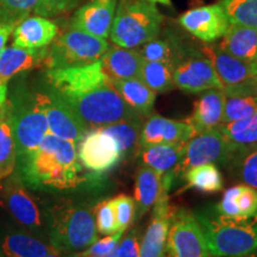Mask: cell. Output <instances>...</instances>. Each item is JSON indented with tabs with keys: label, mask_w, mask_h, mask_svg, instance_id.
Returning <instances> with one entry per match:
<instances>
[{
	"label": "cell",
	"mask_w": 257,
	"mask_h": 257,
	"mask_svg": "<svg viewBox=\"0 0 257 257\" xmlns=\"http://www.w3.org/2000/svg\"><path fill=\"white\" fill-rule=\"evenodd\" d=\"M6 96H8V83L0 82V107L8 99Z\"/></svg>",
	"instance_id": "f6af8a7d"
},
{
	"label": "cell",
	"mask_w": 257,
	"mask_h": 257,
	"mask_svg": "<svg viewBox=\"0 0 257 257\" xmlns=\"http://www.w3.org/2000/svg\"><path fill=\"white\" fill-rule=\"evenodd\" d=\"M113 85L124 101L141 115L152 113L156 101V93L141 79L113 80Z\"/></svg>",
	"instance_id": "f546056e"
},
{
	"label": "cell",
	"mask_w": 257,
	"mask_h": 257,
	"mask_svg": "<svg viewBox=\"0 0 257 257\" xmlns=\"http://www.w3.org/2000/svg\"><path fill=\"white\" fill-rule=\"evenodd\" d=\"M187 188H197L205 193L219 192L224 187L223 176L213 163L195 166L182 174Z\"/></svg>",
	"instance_id": "d6a6232c"
},
{
	"label": "cell",
	"mask_w": 257,
	"mask_h": 257,
	"mask_svg": "<svg viewBox=\"0 0 257 257\" xmlns=\"http://www.w3.org/2000/svg\"><path fill=\"white\" fill-rule=\"evenodd\" d=\"M80 163L94 174H105L123 160L114 140L100 127L91 128L79 143Z\"/></svg>",
	"instance_id": "7c38bea8"
},
{
	"label": "cell",
	"mask_w": 257,
	"mask_h": 257,
	"mask_svg": "<svg viewBox=\"0 0 257 257\" xmlns=\"http://www.w3.org/2000/svg\"><path fill=\"white\" fill-rule=\"evenodd\" d=\"M141 255V234L137 229L127 232L124 238H120L115 257H140Z\"/></svg>",
	"instance_id": "7bdbcfd3"
},
{
	"label": "cell",
	"mask_w": 257,
	"mask_h": 257,
	"mask_svg": "<svg viewBox=\"0 0 257 257\" xmlns=\"http://www.w3.org/2000/svg\"><path fill=\"white\" fill-rule=\"evenodd\" d=\"M226 166H231L232 174L244 185L257 191V148L233 155Z\"/></svg>",
	"instance_id": "e575fe53"
},
{
	"label": "cell",
	"mask_w": 257,
	"mask_h": 257,
	"mask_svg": "<svg viewBox=\"0 0 257 257\" xmlns=\"http://www.w3.org/2000/svg\"><path fill=\"white\" fill-rule=\"evenodd\" d=\"M197 134L187 120H173L152 114L142 125L138 146L146 148L156 144L186 143Z\"/></svg>",
	"instance_id": "9a60e30c"
},
{
	"label": "cell",
	"mask_w": 257,
	"mask_h": 257,
	"mask_svg": "<svg viewBox=\"0 0 257 257\" xmlns=\"http://www.w3.org/2000/svg\"><path fill=\"white\" fill-rule=\"evenodd\" d=\"M216 211L224 217L249 218L257 213V191L246 185H236L226 189Z\"/></svg>",
	"instance_id": "484cf974"
},
{
	"label": "cell",
	"mask_w": 257,
	"mask_h": 257,
	"mask_svg": "<svg viewBox=\"0 0 257 257\" xmlns=\"http://www.w3.org/2000/svg\"><path fill=\"white\" fill-rule=\"evenodd\" d=\"M17 157L24 161L49 134L46 112L36 93H22L11 100Z\"/></svg>",
	"instance_id": "52a82bcc"
},
{
	"label": "cell",
	"mask_w": 257,
	"mask_h": 257,
	"mask_svg": "<svg viewBox=\"0 0 257 257\" xmlns=\"http://www.w3.org/2000/svg\"><path fill=\"white\" fill-rule=\"evenodd\" d=\"M5 191V204L10 213L24 226L36 229L42 225L41 212L34 198L17 179L8 182Z\"/></svg>",
	"instance_id": "7402d4cb"
},
{
	"label": "cell",
	"mask_w": 257,
	"mask_h": 257,
	"mask_svg": "<svg viewBox=\"0 0 257 257\" xmlns=\"http://www.w3.org/2000/svg\"><path fill=\"white\" fill-rule=\"evenodd\" d=\"M22 175L36 188L76 187L83 180L76 144L48 134L37 149L22 161Z\"/></svg>",
	"instance_id": "6da1fadb"
},
{
	"label": "cell",
	"mask_w": 257,
	"mask_h": 257,
	"mask_svg": "<svg viewBox=\"0 0 257 257\" xmlns=\"http://www.w3.org/2000/svg\"><path fill=\"white\" fill-rule=\"evenodd\" d=\"M194 214L211 256L243 257L257 250V213L249 218H229L212 207Z\"/></svg>",
	"instance_id": "7a4b0ae2"
},
{
	"label": "cell",
	"mask_w": 257,
	"mask_h": 257,
	"mask_svg": "<svg viewBox=\"0 0 257 257\" xmlns=\"http://www.w3.org/2000/svg\"><path fill=\"white\" fill-rule=\"evenodd\" d=\"M220 49L244 62L257 64V29L230 24L219 44Z\"/></svg>",
	"instance_id": "d4e9b609"
},
{
	"label": "cell",
	"mask_w": 257,
	"mask_h": 257,
	"mask_svg": "<svg viewBox=\"0 0 257 257\" xmlns=\"http://www.w3.org/2000/svg\"><path fill=\"white\" fill-rule=\"evenodd\" d=\"M257 111L255 95H225L223 124L250 117Z\"/></svg>",
	"instance_id": "d590c367"
},
{
	"label": "cell",
	"mask_w": 257,
	"mask_h": 257,
	"mask_svg": "<svg viewBox=\"0 0 257 257\" xmlns=\"http://www.w3.org/2000/svg\"><path fill=\"white\" fill-rule=\"evenodd\" d=\"M231 156L232 153L219 127L198 133L185 144L178 176L182 175L186 170L195 166L207 165V163L227 165Z\"/></svg>",
	"instance_id": "30bf717a"
},
{
	"label": "cell",
	"mask_w": 257,
	"mask_h": 257,
	"mask_svg": "<svg viewBox=\"0 0 257 257\" xmlns=\"http://www.w3.org/2000/svg\"><path fill=\"white\" fill-rule=\"evenodd\" d=\"M41 0H0V23L17 25L35 14Z\"/></svg>",
	"instance_id": "8d00e7d4"
},
{
	"label": "cell",
	"mask_w": 257,
	"mask_h": 257,
	"mask_svg": "<svg viewBox=\"0 0 257 257\" xmlns=\"http://www.w3.org/2000/svg\"><path fill=\"white\" fill-rule=\"evenodd\" d=\"M167 189L162 192L159 200L153 206L152 217L148 224L146 233L141 239L140 257H162L167 236L174 208L169 202Z\"/></svg>",
	"instance_id": "e0dca14e"
},
{
	"label": "cell",
	"mask_w": 257,
	"mask_h": 257,
	"mask_svg": "<svg viewBox=\"0 0 257 257\" xmlns=\"http://www.w3.org/2000/svg\"><path fill=\"white\" fill-rule=\"evenodd\" d=\"M175 87L189 93L208 89H221L218 75L207 57H191L176 64L174 69Z\"/></svg>",
	"instance_id": "5bb4252c"
},
{
	"label": "cell",
	"mask_w": 257,
	"mask_h": 257,
	"mask_svg": "<svg viewBox=\"0 0 257 257\" xmlns=\"http://www.w3.org/2000/svg\"><path fill=\"white\" fill-rule=\"evenodd\" d=\"M12 46L24 49L49 47L59 35V28L53 21L42 16H29L14 29Z\"/></svg>",
	"instance_id": "ac0fdd59"
},
{
	"label": "cell",
	"mask_w": 257,
	"mask_h": 257,
	"mask_svg": "<svg viewBox=\"0 0 257 257\" xmlns=\"http://www.w3.org/2000/svg\"><path fill=\"white\" fill-rule=\"evenodd\" d=\"M92 212L94 216L96 231L99 233L104 234V236H110V234L119 232L111 199L98 202Z\"/></svg>",
	"instance_id": "f35d334b"
},
{
	"label": "cell",
	"mask_w": 257,
	"mask_h": 257,
	"mask_svg": "<svg viewBox=\"0 0 257 257\" xmlns=\"http://www.w3.org/2000/svg\"><path fill=\"white\" fill-rule=\"evenodd\" d=\"M48 47L41 49H24L19 47H6L0 53V82L8 83L17 74L44 67Z\"/></svg>",
	"instance_id": "ffe728a7"
},
{
	"label": "cell",
	"mask_w": 257,
	"mask_h": 257,
	"mask_svg": "<svg viewBox=\"0 0 257 257\" xmlns=\"http://www.w3.org/2000/svg\"><path fill=\"white\" fill-rule=\"evenodd\" d=\"M194 212L174 208L162 257H210Z\"/></svg>",
	"instance_id": "9c48e42d"
},
{
	"label": "cell",
	"mask_w": 257,
	"mask_h": 257,
	"mask_svg": "<svg viewBox=\"0 0 257 257\" xmlns=\"http://www.w3.org/2000/svg\"><path fill=\"white\" fill-rule=\"evenodd\" d=\"M17 165L11 100L6 99L0 107V181L14 173Z\"/></svg>",
	"instance_id": "4316f807"
},
{
	"label": "cell",
	"mask_w": 257,
	"mask_h": 257,
	"mask_svg": "<svg viewBox=\"0 0 257 257\" xmlns=\"http://www.w3.org/2000/svg\"><path fill=\"white\" fill-rule=\"evenodd\" d=\"M108 48L110 44L104 38L69 28L48 47L44 67L48 70L95 62Z\"/></svg>",
	"instance_id": "8992f818"
},
{
	"label": "cell",
	"mask_w": 257,
	"mask_h": 257,
	"mask_svg": "<svg viewBox=\"0 0 257 257\" xmlns=\"http://www.w3.org/2000/svg\"><path fill=\"white\" fill-rule=\"evenodd\" d=\"M224 102L225 93L221 89H208L199 96L187 119L195 133L213 130L223 124Z\"/></svg>",
	"instance_id": "44dd1931"
},
{
	"label": "cell",
	"mask_w": 257,
	"mask_h": 257,
	"mask_svg": "<svg viewBox=\"0 0 257 257\" xmlns=\"http://www.w3.org/2000/svg\"><path fill=\"white\" fill-rule=\"evenodd\" d=\"M42 257H72L70 255H66V253H61V252H56V253H50V255H46Z\"/></svg>",
	"instance_id": "7dc6e473"
},
{
	"label": "cell",
	"mask_w": 257,
	"mask_h": 257,
	"mask_svg": "<svg viewBox=\"0 0 257 257\" xmlns=\"http://www.w3.org/2000/svg\"><path fill=\"white\" fill-rule=\"evenodd\" d=\"M165 189L162 175L159 172L143 163L138 167L135 180L134 198L136 205V218L143 217L155 205Z\"/></svg>",
	"instance_id": "cb8c5ba5"
},
{
	"label": "cell",
	"mask_w": 257,
	"mask_h": 257,
	"mask_svg": "<svg viewBox=\"0 0 257 257\" xmlns=\"http://www.w3.org/2000/svg\"><path fill=\"white\" fill-rule=\"evenodd\" d=\"M59 252L40 238L27 233H9L0 238V257H42Z\"/></svg>",
	"instance_id": "83f0119b"
},
{
	"label": "cell",
	"mask_w": 257,
	"mask_h": 257,
	"mask_svg": "<svg viewBox=\"0 0 257 257\" xmlns=\"http://www.w3.org/2000/svg\"><path fill=\"white\" fill-rule=\"evenodd\" d=\"M16 24L11 23H0V53L6 48L10 36L14 32Z\"/></svg>",
	"instance_id": "ee69618b"
},
{
	"label": "cell",
	"mask_w": 257,
	"mask_h": 257,
	"mask_svg": "<svg viewBox=\"0 0 257 257\" xmlns=\"http://www.w3.org/2000/svg\"><path fill=\"white\" fill-rule=\"evenodd\" d=\"M50 244L66 255L87 249L98 239L93 212L80 205L56 206L50 213Z\"/></svg>",
	"instance_id": "5b68a950"
},
{
	"label": "cell",
	"mask_w": 257,
	"mask_h": 257,
	"mask_svg": "<svg viewBox=\"0 0 257 257\" xmlns=\"http://www.w3.org/2000/svg\"><path fill=\"white\" fill-rule=\"evenodd\" d=\"M211 61L225 95H257V64L244 62L225 53L219 46L201 49Z\"/></svg>",
	"instance_id": "ba28073f"
},
{
	"label": "cell",
	"mask_w": 257,
	"mask_h": 257,
	"mask_svg": "<svg viewBox=\"0 0 257 257\" xmlns=\"http://www.w3.org/2000/svg\"><path fill=\"white\" fill-rule=\"evenodd\" d=\"M118 0H88L76 10L70 28L106 40L110 37Z\"/></svg>",
	"instance_id": "2e32d148"
},
{
	"label": "cell",
	"mask_w": 257,
	"mask_h": 257,
	"mask_svg": "<svg viewBox=\"0 0 257 257\" xmlns=\"http://www.w3.org/2000/svg\"><path fill=\"white\" fill-rule=\"evenodd\" d=\"M180 24L202 42H213L221 38L230 27V22L219 4L188 10L180 16Z\"/></svg>",
	"instance_id": "4fadbf2b"
},
{
	"label": "cell",
	"mask_w": 257,
	"mask_h": 257,
	"mask_svg": "<svg viewBox=\"0 0 257 257\" xmlns=\"http://www.w3.org/2000/svg\"><path fill=\"white\" fill-rule=\"evenodd\" d=\"M256 96H257V95H256Z\"/></svg>",
	"instance_id": "681fc988"
},
{
	"label": "cell",
	"mask_w": 257,
	"mask_h": 257,
	"mask_svg": "<svg viewBox=\"0 0 257 257\" xmlns=\"http://www.w3.org/2000/svg\"><path fill=\"white\" fill-rule=\"evenodd\" d=\"M100 128L105 134L113 138L124 160L136 152L141 130H142V117L118 121V123L106 125Z\"/></svg>",
	"instance_id": "4dcf8cb0"
},
{
	"label": "cell",
	"mask_w": 257,
	"mask_h": 257,
	"mask_svg": "<svg viewBox=\"0 0 257 257\" xmlns=\"http://www.w3.org/2000/svg\"><path fill=\"white\" fill-rule=\"evenodd\" d=\"M100 60L112 80L141 79L144 59L138 50L118 46L110 47Z\"/></svg>",
	"instance_id": "603a6c76"
},
{
	"label": "cell",
	"mask_w": 257,
	"mask_h": 257,
	"mask_svg": "<svg viewBox=\"0 0 257 257\" xmlns=\"http://www.w3.org/2000/svg\"><path fill=\"white\" fill-rule=\"evenodd\" d=\"M82 0H41L35 15L42 17H55L72 11L81 4Z\"/></svg>",
	"instance_id": "b9f144b4"
},
{
	"label": "cell",
	"mask_w": 257,
	"mask_h": 257,
	"mask_svg": "<svg viewBox=\"0 0 257 257\" xmlns=\"http://www.w3.org/2000/svg\"><path fill=\"white\" fill-rule=\"evenodd\" d=\"M36 95L46 112L49 134L79 144L88 128L78 114L51 89L49 92H37Z\"/></svg>",
	"instance_id": "8fae6325"
},
{
	"label": "cell",
	"mask_w": 257,
	"mask_h": 257,
	"mask_svg": "<svg viewBox=\"0 0 257 257\" xmlns=\"http://www.w3.org/2000/svg\"><path fill=\"white\" fill-rule=\"evenodd\" d=\"M175 66L163 61H143L141 80L155 93H165L175 87Z\"/></svg>",
	"instance_id": "1f68e13d"
},
{
	"label": "cell",
	"mask_w": 257,
	"mask_h": 257,
	"mask_svg": "<svg viewBox=\"0 0 257 257\" xmlns=\"http://www.w3.org/2000/svg\"><path fill=\"white\" fill-rule=\"evenodd\" d=\"M138 51L146 61H163V62L173 63L175 67L180 63L174 47L168 41L154 38L141 46V49Z\"/></svg>",
	"instance_id": "74e56055"
},
{
	"label": "cell",
	"mask_w": 257,
	"mask_h": 257,
	"mask_svg": "<svg viewBox=\"0 0 257 257\" xmlns=\"http://www.w3.org/2000/svg\"><path fill=\"white\" fill-rule=\"evenodd\" d=\"M185 144H156V146L141 148L140 155L142 163L155 169L162 175L163 187L168 191L172 187L174 179L178 176Z\"/></svg>",
	"instance_id": "d6986e66"
},
{
	"label": "cell",
	"mask_w": 257,
	"mask_h": 257,
	"mask_svg": "<svg viewBox=\"0 0 257 257\" xmlns=\"http://www.w3.org/2000/svg\"><path fill=\"white\" fill-rule=\"evenodd\" d=\"M230 24L257 29V0H220Z\"/></svg>",
	"instance_id": "836d02e7"
},
{
	"label": "cell",
	"mask_w": 257,
	"mask_h": 257,
	"mask_svg": "<svg viewBox=\"0 0 257 257\" xmlns=\"http://www.w3.org/2000/svg\"><path fill=\"white\" fill-rule=\"evenodd\" d=\"M57 95L78 114L87 128L142 117L124 101L113 81Z\"/></svg>",
	"instance_id": "3957f363"
},
{
	"label": "cell",
	"mask_w": 257,
	"mask_h": 257,
	"mask_svg": "<svg viewBox=\"0 0 257 257\" xmlns=\"http://www.w3.org/2000/svg\"><path fill=\"white\" fill-rule=\"evenodd\" d=\"M243 257H257V250H256V251H253L251 253H249V255H245V256H243Z\"/></svg>",
	"instance_id": "c3c4849f"
},
{
	"label": "cell",
	"mask_w": 257,
	"mask_h": 257,
	"mask_svg": "<svg viewBox=\"0 0 257 257\" xmlns=\"http://www.w3.org/2000/svg\"><path fill=\"white\" fill-rule=\"evenodd\" d=\"M123 233L124 232L119 231V232L106 236L101 239H96L87 249L76 252L72 257H115L118 244L123 237Z\"/></svg>",
	"instance_id": "ab89813d"
},
{
	"label": "cell",
	"mask_w": 257,
	"mask_h": 257,
	"mask_svg": "<svg viewBox=\"0 0 257 257\" xmlns=\"http://www.w3.org/2000/svg\"><path fill=\"white\" fill-rule=\"evenodd\" d=\"M111 200L114 208L118 231L125 232V230H127L133 225L136 218V205H135L134 198L120 194Z\"/></svg>",
	"instance_id": "60d3db41"
},
{
	"label": "cell",
	"mask_w": 257,
	"mask_h": 257,
	"mask_svg": "<svg viewBox=\"0 0 257 257\" xmlns=\"http://www.w3.org/2000/svg\"><path fill=\"white\" fill-rule=\"evenodd\" d=\"M219 130L229 144L232 156L257 148V111L250 117L221 124Z\"/></svg>",
	"instance_id": "f1b7e54d"
},
{
	"label": "cell",
	"mask_w": 257,
	"mask_h": 257,
	"mask_svg": "<svg viewBox=\"0 0 257 257\" xmlns=\"http://www.w3.org/2000/svg\"><path fill=\"white\" fill-rule=\"evenodd\" d=\"M150 2L153 3H159V4H162V5H166V6H170L172 5V2L170 0H150Z\"/></svg>",
	"instance_id": "bcb514c9"
},
{
	"label": "cell",
	"mask_w": 257,
	"mask_h": 257,
	"mask_svg": "<svg viewBox=\"0 0 257 257\" xmlns=\"http://www.w3.org/2000/svg\"><path fill=\"white\" fill-rule=\"evenodd\" d=\"M163 23L155 3L150 0H118L110 38L115 46L135 49L157 38Z\"/></svg>",
	"instance_id": "277c9868"
}]
</instances>
